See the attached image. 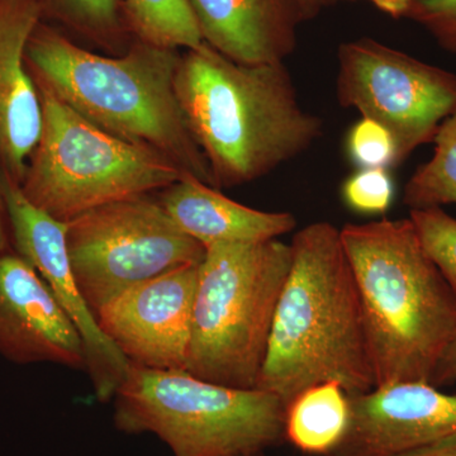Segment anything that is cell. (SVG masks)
Masks as SVG:
<instances>
[{
	"mask_svg": "<svg viewBox=\"0 0 456 456\" xmlns=\"http://www.w3.org/2000/svg\"><path fill=\"white\" fill-rule=\"evenodd\" d=\"M285 281L256 388L285 407L326 382L347 395L375 387L358 285L340 235L330 222L294 233Z\"/></svg>",
	"mask_w": 456,
	"mask_h": 456,
	"instance_id": "2",
	"label": "cell"
},
{
	"mask_svg": "<svg viewBox=\"0 0 456 456\" xmlns=\"http://www.w3.org/2000/svg\"><path fill=\"white\" fill-rule=\"evenodd\" d=\"M159 200L180 230L204 248L269 241L297 227L292 213L251 208L191 174L164 189Z\"/></svg>",
	"mask_w": 456,
	"mask_h": 456,
	"instance_id": "16",
	"label": "cell"
},
{
	"mask_svg": "<svg viewBox=\"0 0 456 456\" xmlns=\"http://www.w3.org/2000/svg\"><path fill=\"white\" fill-rule=\"evenodd\" d=\"M430 160L407 180L403 204L413 209L443 208L456 204V110L441 123Z\"/></svg>",
	"mask_w": 456,
	"mask_h": 456,
	"instance_id": "20",
	"label": "cell"
},
{
	"mask_svg": "<svg viewBox=\"0 0 456 456\" xmlns=\"http://www.w3.org/2000/svg\"><path fill=\"white\" fill-rule=\"evenodd\" d=\"M371 4L393 18H406L412 0H368Z\"/></svg>",
	"mask_w": 456,
	"mask_h": 456,
	"instance_id": "28",
	"label": "cell"
},
{
	"mask_svg": "<svg viewBox=\"0 0 456 456\" xmlns=\"http://www.w3.org/2000/svg\"><path fill=\"white\" fill-rule=\"evenodd\" d=\"M296 2L301 9L303 20H308L316 18L321 12L334 5L338 0H296Z\"/></svg>",
	"mask_w": 456,
	"mask_h": 456,
	"instance_id": "29",
	"label": "cell"
},
{
	"mask_svg": "<svg viewBox=\"0 0 456 456\" xmlns=\"http://www.w3.org/2000/svg\"><path fill=\"white\" fill-rule=\"evenodd\" d=\"M349 425V398L340 384L311 387L285 408V440L308 455L331 454Z\"/></svg>",
	"mask_w": 456,
	"mask_h": 456,
	"instance_id": "17",
	"label": "cell"
},
{
	"mask_svg": "<svg viewBox=\"0 0 456 456\" xmlns=\"http://www.w3.org/2000/svg\"><path fill=\"white\" fill-rule=\"evenodd\" d=\"M0 356L86 370L82 336L44 279L16 251L0 254Z\"/></svg>",
	"mask_w": 456,
	"mask_h": 456,
	"instance_id": "13",
	"label": "cell"
},
{
	"mask_svg": "<svg viewBox=\"0 0 456 456\" xmlns=\"http://www.w3.org/2000/svg\"><path fill=\"white\" fill-rule=\"evenodd\" d=\"M114 425L152 434L174 456H236L283 443L285 404L274 393L232 388L187 370L132 365L113 397Z\"/></svg>",
	"mask_w": 456,
	"mask_h": 456,
	"instance_id": "6",
	"label": "cell"
},
{
	"mask_svg": "<svg viewBox=\"0 0 456 456\" xmlns=\"http://www.w3.org/2000/svg\"><path fill=\"white\" fill-rule=\"evenodd\" d=\"M341 196L351 211L360 215H384L395 197L388 169H360L345 180Z\"/></svg>",
	"mask_w": 456,
	"mask_h": 456,
	"instance_id": "23",
	"label": "cell"
},
{
	"mask_svg": "<svg viewBox=\"0 0 456 456\" xmlns=\"http://www.w3.org/2000/svg\"><path fill=\"white\" fill-rule=\"evenodd\" d=\"M349 425L327 456H397L456 435V393L398 382L347 395Z\"/></svg>",
	"mask_w": 456,
	"mask_h": 456,
	"instance_id": "12",
	"label": "cell"
},
{
	"mask_svg": "<svg viewBox=\"0 0 456 456\" xmlns=\"http://www.w3.org/2000/svg\"><path fill=\"white\" fill-rule=\"evenodd\" d=\"M122 4L134 40L179 51L203 44L188 0H122Z\"/></svg>",
	"mask_w": 456,
	"mask_h": 456,
	"instance_id": "19",
	"label": "cell"
},
{
	"mask_svg": "<svg viewBox=\"0 0 456 456\" xmlns=\"http://www.w3.org/2000/svg\"><path fill=\"white\" fill-rule=\"evenodd\" d=\"M456 382V340L444 353L443 358L440 359L439 364L435 369L432 375V386L443 387Z\"/></svg>",
	"mask_w": 456,
	"mask_h": 456,
	"instance_id": "25",
	"label": "cell"
},
{
	"mask_svg": "<svg viewBox=\"0 0 456 456\" xmlns=\"http://www.w3.org/2000/svg\"><path fill=\"white\" fill-rule=\"evenodd\" d=\"M236 456H265L264 452H255V454H245V455H236Z\"/></svg>",
	"mask_w": 456,
	"mask_h": 456,
	"instance_id": "30",
	"label": "cell"
},
{
	"mask_svg": "<svg viewBox=\"0 0 456 456\" xmlns=\"http://www.w3.org/2000/svg\"><path fill=\"white\" fill-rule=\"evenodd\" d=\"M44 20H53L95 46L118 53L132 37L122 0H41Z\"/></svg>",
	"mask_w": 456,
	"mask_h": 456,
	"instance_id": "18",
	"label": "cell"
},
{
	"mask_svg": "<svg viewBox=\"0 0 456 456\" xmlns=\"http://www.w3.org/2000/svg\"><path fill=\"white\" fill-rule=\"evenodd\" d=\"M358 285L375 387L430 383L456 340V292L411 218L340 228Z\"/></svg>",
	"mask_w": 456,
	"mask_h": 456,
	"instance_id": "4",
	"label": "cell"
},
{
	"mask_svg": "<svg viewBox=\"0 0 456 456\" xmlns=\"http://www.w3.org/2000/svg\"><path fill=\"white\" fill-rule=\"evenodd\" d=\"M410 218L426 253L456 292V218L444 208L413 209Z\"/></svg>",
	"mask_w": 456,
	"mask_h": 456,
	"instance_id": "21",
	"label": "cell"
},
{
	"mask_svg": "<svg viewBox=\"0 0 456 456\" xmlns=\"http://www.w3.org/2000/svg\"><path fill=\"white\" fill-rule=\"evenodd\" d=\"M7 206L12 248L37 270L62 310L82 336L86 371L99 401L113 399L131 364L99 329L97 317L80 292L75 279L64 222L33 206L20 184L0 170Z\"/></svg>",
	"mask_w": 456,
	"mask_h": 456,
	"instance_id": "10",
	"label": "cell"
},
{
	"mask_svg": "<svg viewBox=\"0 0 456 456\" xmlns=\"http://www.w3.org/2000/svg\"><path fill=\"white\" fill-rule=\"evenodd\" d=\"M42 131L20 188L57 221L175 184L182 169L167 156L113 136L37 86Z\"/></svg>",
	"mask_w": 456,
	"mask_h": 456,
	"instance_id": "7",
	"label": "cell"
},
{
	"mask_svg": "<svg viewBox=\"0 0 456 456\" xmlns=\"http://www.w3.org/2000/svg\"><path fill=\"white\" fill-rule=\"evenodd\" d=\"M44 20L41 0H0V170L20 184L41 136L40 93L26 49Z\"/></svg>",
	"mask_w": 456,
	"mask_h": 456,
	"instance_id": "14",
	"label": "cell"
},
{
	"mask_svg": "<svg viewBox=\"0 0 456 456\" xmlns=\"http://www.w3.org/2000/svg\"><path fill=\"white\" fill-rule=\"evenodd\" d=\"M336 97L391 132L398 165L456 110V74L371 38L338 47Z\"/></svg>",
	"mask_w": 456,
	"mask_h": 456,
	"instance_id": "9",
	"label": "cell"
},
{
	"mask_svg": "<svg viewBox=\"0 0 456 456\" xmlns=\"http://www.w3.org/2000/svg\"><path fill=\"white\" fill-rule=\"evenodd\" d=\"M290 264V244L279 239L207 246L194 299L188 373L232 388H256Z\"/></svg>",
	"mask_w": 456,
	"mask_h": 456,
	"instance_id": "5",
	"label": "cell"
},
{
	"mask_svg": "<svg viewBox=\"0 0 456 456\" xmlns=\"http://www.w3.org/2000/svg\"><path fill=\"white\" fill-rule=\"evenodd\" d=\"M406 18L421 26L441 49L456 55V0H412Z\"/></svg>",
	"mask_w": 456,
	"mask_h": 456,
	"instance_id": "24",
	"label": "cell"
},
{
	"mask_svg": "<svg viewBox=\"0 0 456 456\" xmlns=\"http://www.w3.org/2000/svg\"><path fill=\"white\" fill-rule=\"evenodd\" d=\"M12 250L11 232L7 206H5L4 193H3L2 178H0V254Z\"/></svg>",
	"mask_w": 456,
	"mask_h": 456,
	"instance_id": "27",
	"label": "cell"
},
{
	"mask_svg": "<svg viewBox=\"0 0 456 456\" xmlns=\"http://www.w3.org/2000/svg\"><path fill=\"white\" fill-rule=\"evenodd\" d=\"M66 224L71 268L94 314L123 290L197 265L206 255L150 194L104 204Z\"/></svg>",
	"mask_w": 456,
	"mask_h": 456,
	"instance_id": "8",
	"label": "cell"
},
{
	"mask_svg": "<svg viewBox=\"0 0 456 456\" xmlns=\"http://www.w3.org/2000/svg\"><path fill=\"white\" fill-rule=\"evenodd\" d=\"M175 92L217 189L256 182L322 136L284 62L240 64L203 42L182 53Z\"/></svg>",
	"mask_w": 456,
	"mask_h": 456,
	"instance_id": "1",
	"label": "cell"
},
{
	"mask_svg": "<svg viewBox=\"0 0 456 456\" xmlns=\"http://www.w3.org/2000/svg\"><path fill=\"white\" fill-rule=\"evenodd\" d=\"M180 56L179 50L140 40L121 55H99L41 20L27 44L26 64L35 84L86 121L160 152L183 173L212 185L208 163L176 97Z\"/></svg>",
	"mask_w": 456,
	"mask_h": 456,
	"instance_id": "3",
	"label": "cell"
},
{
	"mask_svg": "<svg viewBox=\"0 0 456 456\" xmlns=\"http://www.w3.org/2000/svg\"><path fill=\"white\" fill-rule=\"evenodd\" d=\"M397 456H456V435Z\"/></svg>",
	"mask_w": 456,
	"mask_h": 456,
	"instance_id": "26",
	"label": "cell"
},
{
	"mask_svg": "<svg viewBox=\"0 0 456 456\" xmlns=\"http://www.w3.org/2000/svg\"><path fill=\"white\" fill-rule=\"evenodd\" d=\"M206 42L246 65L279 64L297 49L305 22L296 0H188Z\"/></svg>",
	"mask_w": 456,
	"mask_h": 456,
	"instance_id": "15",
	"label": "cell"
},
{
	"mask_svg": "<svg viewBox=\"0 0 456 456\" xmlns=\"http://www.w3.org/2000/svg\"><path fill=\"white\" fill-rule=\"evenodd\" d=\"M200 265L134 285L99 308V329L130 364L185 370Z\"/></svg>",
	"mask_w": 456,
	"mask_h": 456,
	"instance_id": "11",
	"label": "cell"
},
{
	"mask_svg": "<svg viewBox=\"0 0 456 456\" xmlns=\"http://www.w3.org/2000/svg\"><path fill=\"white\" fill-rule=\"evenodd\" d=\"M347 155L360 169H389L397 167V147L391 132L380 123L360 119L346 137Z\"/></svg>",
	"mask_w": 456,
	"mask_h": 456,
	"instance_id": "22",
	"label": "cell"
}]
</instances>
